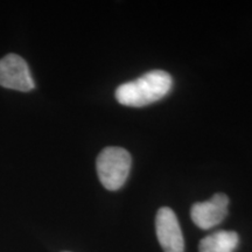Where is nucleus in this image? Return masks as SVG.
Wrapping results in <instances>:
<instances>
[{"label":"nucleus","mask_w":252,"mask_h":252,"mask_svg":"<svg viewBox=\"0 0 252 252\" xmlns=\"http://www.w3.org/2000/svg\"><path fill=\"white\" fill-rule=\"evenodd\" d=\"M238 243L237 232L220 230L201 239L198 252H234L237 249Z\"/></svg>","instance_id":"obj_6"},{"label":"nucleus","mask_w":252,"mask_h":252,"mask_svg":"<svg viewBox=\"0 0 252 252\" xmlns=\"http://www.w3.org/2000/svg\"><path fill=\"white\" fill-rule=\"evenodd\" d=\"M131 154L117 146L105 147L96 161L98 179L108 190H118L125 185L131 169Z\"/></svg>","instance_id":"obj_2"},{"label":"nucleus","mask_w":252,"mask_h":252,"mask_svg":"<svg viewBox=\"0 0 252 252\" xmlns=\"http://www.w3.org/2000/svg\"><path fill=\"white\" fill-rule=\"evenodd\" d=\"M228 204L229 197L223 193H217L206 202L194 203L190 209V217L200 229H212L228 215Z\"/></svg>","instance_id":"obj_5"},{"label":"nucleus","mask_w":252,"mask_h":252,"mask_svg":"<svg viewBox=\"0 0 252 252\" xmlns=\"http://www.w3.org/2000/svg\"><path fill=\"white\" fill-rule=\"evenodd\" d=\"M172 76L165 70H151L116 90V99L125 106L141 108L158 102L172 89Z\"/></svg>","instance_id":"obj_1"},{"label":"nucleus","mask_w":252,"mask_h":252,"mask_svg":"<svg viewBox=\"0 0 252 252\" xmlns=\"http://www.w3.org/2000/svg\"><path fill=\"white\" fill-rule=\"evenodd\" d=\"M63 252H69V251H63Z\"/></svg>","instance_id":"obj_7"},{"label":"nucleus","mask_w":252,"mask_h":252,"mask_svg":"<svg viewBox=\"0 0 252 252\" xmlns=\"http://www.w3.org/2000/svg\"><path fill=\"white\" fill-rule=\"evenodd\" d=\"M0 86L21 93L35 88L30 67L21 56L9 53L0 60Z\"/></svg>","instance_id":"obj_3"},{"label":"nucleus","mask_w":252,"mask_h":252,"mask_svg":"<svg viewBox=\"0 0 252 252\" xmlns=\"http://www.w3.org/2000/svg\"><path fill=\"white\" fill-rule=\"evenodd\" d=\"M157 237L165 252H184L185 241L178 217L171 208H160L156 217Z\"/></svg>","instance_id":"obj_4"}]
</instances>
